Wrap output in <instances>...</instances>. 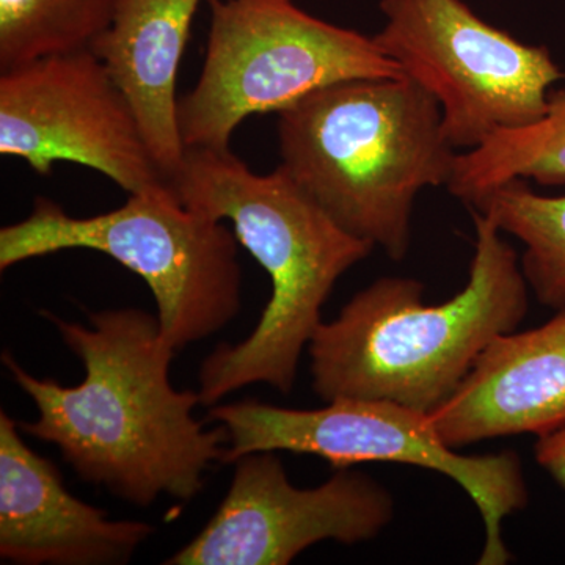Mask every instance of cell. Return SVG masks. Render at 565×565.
<instances>
[{
    "label": "cell",
    "mask_w": 565,
    "mask_h": 565,
    "mask_svg": "<svg viewBox=\"0 0 565 565\" xmlns=\"http://www.w3.org/2000/svg\"><path fill=\"white\" fill-rule=\"evenodd\" d=\"M43 316L84 364L85 377L63 386L28 373L3 352V366L39 411L35 422L18 423L21 433L57 446L82 481L128 503L148 508L162 494L193 500L211 465L222 462L228 434L195 419L199 392L172 385L177 351L158 316L104 310L88 316L90 326Z\"/></svg>",
    "instance_id": "cell-1"
},
{
    "label": "cell",
    "mask_w": 565,
    "mask_h": 565,
    "mask_svg": "<svg viewBox=\"0 0 565 565\" xmlns=\"http://www.w3.org/2000/svg\"><path fill=\"white\" fill-rule=\"evenodd\" d=\"M471 217L473 258L455 297L429 305L422 281L379 278L319 326L307 349L323 403L388 401L430 415L498 337L519 329L530 308L520 256L487 215Z\"/></svg>",
    "instance_id": "cell-2"
},
{
    "label": "cell",
    "mask_w": 565,
    "mask_h": 565,
    "mask_svg": "<svg viewBox=\"0 0 565 565\" xmlns=\"http://www.w3.org/2000/svg\"><path fill=\"white\" fill-rule=\"evenodd\" d=\"M178 199L215 221L269 275L273 294L255 330L223 343L200 367V399L212 407L237 390L266 384L291 393L305 349L338 280L374 250L345 232L288 170L252 172L232 150L188 148L170 182Z\"/></svg>",
    "instance_id": "cell-3"
},
{
    "label": "cell",
    "mask_w": 565,
    "mask_h": 565,
    "mask_svg": "<svg viewBox=\"0 0 565 565\" xmlns=\"http://www.w3.org/2000/svg\"><path fill=\"white\" fill-rule=\"evenodd\" d=\"M278 115L280 166L345 232L404 259L416 199L448 185L459 154L433 96L405 76L364 77Z\"/></svg>",
    "instance_id": "cell-4"
},
{
    "label": "cell",
    "mask_w": 565,
    "mask_h": 565,
    "mask_svg": "<svg viewBox=\"0 0 565 565\" xmlns=\"http://www.w3.org/2000/svg\"><path fill=\"white\" fill-rule=\"evenodd\" d=\"M237 244L225 222L185 206L163 182L92 217L40 196L29 217L0 230V270L74 248L104 253L150 286L163 338L180 352L239 315Z\"/></svg>",
    "instance_id": "cell-5"
},
{
    "label": "cell",
    "mask_w": 565,
    "mask_h": 565,
    "mask_svg": "<svg viewBox=\"0 0 565 565\" xmlns=\"http://www.w3.org/2000/svg\"><path fill=\"white\" fill-rule=\"evenodd\" d=\"M207 3L202 74L180 102L185 148L228 150L253 115L280 114L340 82L403 76L375 36L319 20L294 0Z\"/></svg>",
    "instance_id": "cell-6"
},
{
    "label": "cell",
    "mask_w": 565,
    "mask_h": 565,
    "mask_svg": "<svg viewBox=\"0 0 565 565\" xmlns=\"http://www.w3.org/2000/svg\"><path fill=\"white\" fill-rule=\"evenodd\" d=\"M326 407L285 408L239 401L212 405L207 418L228 434L223 463L258 451L321 457L333 468L393 462L426 468L452 479L478 508L486 541L478 564L512 559L503 522L530 503L525 471L515 451L467 456L441 440L429 415L375 399H337Z\"/></svg>",
    "instance_id": "cell-7"
},
{
    "label": "cell",
    "mask_w": 565,
    "mask_h": 565,
    "mask_svg": "<svg viewBox=\"0 0 565 565\" xmlns=\"http://www.w3.org/2000/svg\"><path fill=\"white\" fill-rule=\"evenodd\" d=\"M375 40L437 102L457 151L541 120L564 79L552 52L482 20L463 0H381Z\"/></svg>",
    "instance_id": "cell-8"
},
{
    "label": "cell",
    "mask_w": 565,
    "mask_h": 565,
    "mask_svg": "<svg viewBox=\"0 0 565 565\" xmlns=\"http://www.w3.org/2000/svg\"><path fill=\"white\" fill-rule=\"evenodd\" d=\"M0 154L44 177L55 162L79 163L128 193L167 182L128 99L92 50L2 70Z\"/></svg>",
    "instance_id": "cell-9"
},
{
    "label": "cell",
    "mask_w": 565,
    "mask_h": 565,
    "mask_svg": "<svg viewBox=\"0 0 565 565\" xmlns=\"http://www.w3.org/2000/svg\"><path fill=\"white\" fill-rule=\"evenodd\" d=\"M275 452L233 462L232 486L215 514L163 564L288 565L319 542L362 544L392 523V493L371 476L337 468L323 484L299 489Z\"/></svg>",
    "instance_id": "cell-10"
},
{
    "label": "cell",
    "mask_w": 565,
    "mask_h": 565,
    "mask_svg": "<svg viewBox=\"0 0 565 565\" xmlns=\"http://www.w3.org/2000/svg\"><path fill=\"white\" fill-rule=\"evenodd\" d=\"M154 527L110 520L66 490L58 468L0 412V557L21 565L128 564Z\"/></svg>",
    "instance_id": "cell-11"
},
{
    "label": "cell",
    "mask_w": 565,
    "mask_h": 565,
    "mask_svg": "<svg viewBox=\"0 0 565 565\" xmlns=\"http://www.w3.org/2000/svg\"><path fill=\"white\" fill-rule=\"evenodd\" d=\"M429 419L455 449L565 427V308L535 329L498 337Z\"/></svg>",
    "instance_id": "cell-12"
},
{
    "label": "cell",
    "mask_w": 565,
    "mask_h": 565,
    "mask_svg": "<svg viewBox=\"0 0 565 565\" xmlns=\"http://www.w3.org/2000/svg\"><path fill=\"white\" fill-rule=\"evenodd\" d=\"M202 0H118L90 46L136 115L152 161L172 182L184 161L177 77Z\"/></svg>",
    "instance_id": "cell-13"
},
{
    "label": "cell",
    "mask_w": 565,
    "mask_h": 565,
    "mask_svg": "<svg viewBox=\"0 0 565 565\" xmlns=\"http://www.w3.org/2000/svg\"><path fill=\"white\" fill-rule=\"evenodd\" d=\"M512 180L565 185V88L553 92L548 110L526 128L490 137L481 147L459 151L446 189L471 206Z\"/></svg>",
    "instance_id": "cell-14"
},
{
    "label": "cell",
    "mask_w": 565,
    "mask_h": 565,
    "mask_svg": "<svg viewBox=\"0 0 565 565\" xmlns=\"http://www.w3.org/2000/svg\"><path fill=\"white\" fill-rule=\"evenodd\" d=\"M471 211L487 215L525 252L520 267L530 291L544 307L565 308V193L535 192L526 180L498 185L476 200Z\"/></svg>",
    "instance_id": "cell-15"
},
{
    "label": "cell",
    "mask_w": 565,
    "mask_h": 565,
    "mask_svg": "<svg viewBox=\"0 0 565 565\" xmlns=\"http://www.w3.org/2000/svg\"><path fill=\"white\" fill-rule=\"evenodd\" d=\"M118 0H0V70L90 50L109 28Z\"/></svg>",
    "instance_id": "cell-16"
},
{
    "label": "cell",
    "mask_w": 565,
    "mask_h": 565,
    "mask_svg": "<svg viewBox=\"0 0 565 565\" xmlns=\"http://www.w3.org/2000/svg\"><path fill=\"white\" fill-rule=\"evenodd\" d=\"M534 457L546 473L565 489V427L537 437Z\"/></svg>",
    "instance_id": "cell-17"
}]
</instances>
